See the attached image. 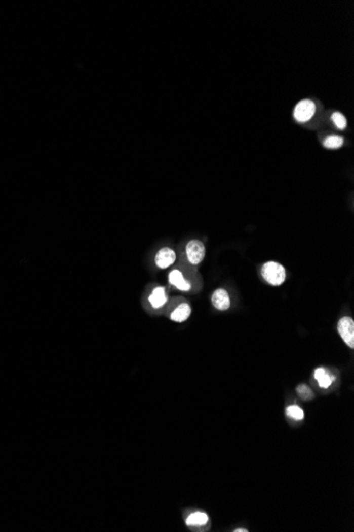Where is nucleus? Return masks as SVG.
<instances>
[{
	"instance_id": "nucleus-15",
	"label": "nucleus",
	"mask_w": 354,
	"mask_h": 532,
	"mask_svg": "<svg viewBox=\"0 0 354 532\" xmlns=\"http://www.w3.org/2000/svg\"><path fill=\"white\" fill-rule=\"evenodd\" d=\"M297 393H298V395L304 401H310L314 397L312 390L305 385H300L298 388H297Z\"/></svg>"
},
{
	"instance_id": "nucleus-1",
	"label": "nucleus",
	"mask_w": 354,
	"mask_h": 532,
	"mask_svg": "<svg viewBox=\"0 0 354 532\" xmlns=\"http://www.w3.org/2000/svg\"><path fill=\"white\" fill-rule=\"evenodd\" d=\"M262 276L267 284L271 286H280L284 283L287 274H285V269L282 264L276 261H268L262 267Z\"/></svg>"
},
{
	"instance_id": "nucleus-6",
	"label": "nucleus",
	"mask_w": 354,
	"mask_h": 532,
	"mask_svg": "<svg viewBox=\"0 0 354 532\" xmlns=\"http://www.w3.org/2000/svg\"><path fill=\"white\" fill-rule=\"evenodd\" d=\"M213 306L219 310H227L230 307V297L225 289L215 290L211 297Z\"/></svg>"
},
{
	"instance_id": "nucleus-3",
	"label": "nucleus",
	"mask_w": 354,
	"mask_h": 532,
	"mask_svg": "<svg viewBox=\"0 0 354 532\" xmlns=\"http://www.w3.org/2000/svg\"><path fill=\"white\" fill-rule=\"evenodd\" d=\"M186 254L189 262L196 265L204 260L205 254H206V249H205V246L202 241L191 240L186 246Z\"/></svg>"
},
{
	"instance_id": "nucleus-5",
	"label": "nucleus",
	"mask_w": 354,
	"mask_h": 532,
	"mask_svg": "<svg viewBox=\"0 0 354 532\" xmlns=\"http://www.w3.org/2000/svg\"><path fill=\"white\" fill-rule=\"evenodd\" d=\"M176 259L175 252L170 248H163L159 250L155 256V263L158 268L167 269L172 265Z\"/></svg>"
},
{
	"instance_id": "nucleus-14",
	"label": "nucleus",
	"mask_w": 354,
	"mask_h": 532,
	"mask_svg": "<svg viewBox=\"0 0 354 532\" xmlns=\"http://www.w3.org/2000/svg\"><path fill=\"white\" fill-rule=\"evenodd\" d=\"M332 121L334 122V124L336 125V128H338L339 130H344L346 129L347 126V119L346 117L342 115L341 113L339 112H335L333 113L332 115Z\"/></svg>"
},
{
	"instance_id": "nucleus-2",
	"label": "nucleus",
	"mask_w": 354,
	"mask_h": 532,
	"mask_svg": "<svg viewBox=\"0 0 354 532\" xmlns=\"http://www.w3.org/2000/svg\"><path fill=\"white\" fill-rule=\"evenodd\" d=\"M316 112V106L312 100L304 99L296 104L294 109V118L298 122L309 121Z\"/></svg>"
},
{
	"instance_id": "nucleus-4",
	"label": "nucleus",
	"mask_w": 354,
	"mask_h": 532,
	"mask_svg": "<svg viewBox=\"0 0 354 532\" xmlns=\"http://www.w3.org/2000/svg\"><path fill=\"white\" fill-rule=\"evenodd\" d=\"M337 330L341 339L349 346L350 349L354 348V321L350 317L341 318L337 324Z\"/></svg>"
},
{
	"instance_id": "nucleus-13",
	"label": "nucleus",
	"mask_w": 354,
	"mask_h": 532,
	"mask_svg": "<svg viewBox=\"0 0 354 532\" xmlns=\"http://www.w3.org/2000/svg\"><path fill=\"white\" fill-rule=\"evenodd\" d=\"M287 415L294 420L300 421L304 418V412L299 406H297V405H292V406H289L287 408Z\"/></svg>"
},
{
	"instance_id": "nucleus-9",
	"label": "nucleus",
	"mask_w": 354,
	"mask_h": 532,
	"mask_svg": "<svg viewBox=\"0 0 354 532\" xmlns=\"http://www.w3.org/2000/svg\"><path fill=\"white\" fill-rule=\"evenodd\" d=\"M314 377L318 381L319 387L325 388V389L329 388L331 385H332V383L335 379V377L333 375H331L330 373H328L326 371L325 368L316 369L315 372H314Z\"/></svg>"
},
{
	"instance_id": "nucleus-8",
	"label": "nucleus",
	"mask_w": 354,
	"mask_h": 532,
	"mask_svg": "<svg viewBox=\"0 0 354 532\" xmlns=\"http://www.w3.org/2000/svg\"><path fill=\"white\" fill-rule=\"evenodd\" d=\"M168 301V296L166 293V289L164 287H157L152 291L150 297H148V302L152 305L153 308H161L163 307Z\"/></svg>"
},
{
	"instance_id": "nucleus-12",
	"label": "nucleus",
	"mask_w": 354,
	"mask_h": 532,
	"mask_svg": "<svg viewBox=\"0 0 354 532\" xmlns=\"http://www.w3.org/2000/svg\"><path fill=\"white\" fill-rule=\"evenodd\" d=\"M344 144V137L338 135H331L326 138L324 143L327 149H338Z\"/></svg>"
},
{
	"instance_id": "nucleus-7",
	"label": "nucleus",
	"mask_w": 354,
	"mask_h": 532,
	"mask_svg": "<svg viewBox=\"0 0 354 532\" xmlns=\"http://www.w3.org/2000/svg\"><path fill=\"white\" fill-rule=\"evenodd\" d=\"M169 282L181 291H189L191 289L190 283L184 279V275L179 270H173L169 274Z\"/></svg>"
},
{
	"instance_id": "nucleus-16",
	"label": "nucleus",
	"mask_w": 354,
	"mask_h": 532,
	"mask_svg": "<svg viewBox=\"0 0 354 532\" xmlns=\"http://www.w3.org/2000/svg\"><path fill=\"white\" fill-rule=\"evenodd\" d=\"M235 531H237V532H245V531L247 532V530H245V529H238V530H235Z\"/></svg>"
},
{
	"instance_id": "nucleus-10",
	"label": "nucleus",
	"mask_w": 354,
	"mask_h": 532,
	"mask_svg": "<svg viewBox=\"0 0 354 532\" xmlns=\"http://www.w3.org/2000/svg\"><path fill=\"white\" fill-rule=\"evenodd\" d=\"M191 315V307L187 303H181L171 314V320L174 322H185Z\"/></svg>"
},
{
	"instance_id": "nucleus-11",
	"label": "nucleus",
	"mask_w": 354,
	"mask_h": 532,
	"mask_svg": "<svg viewBox=\"0 0 354 532\" xmlns=\"http://www.w3.org/2000/svg\"><path fill=\"white\" fill-rule=\"evenodd\" d=\"M208 523V515L204 512H194L188 516L186 524L190 527H201Z\"/></svg>"
}]
</instances>
